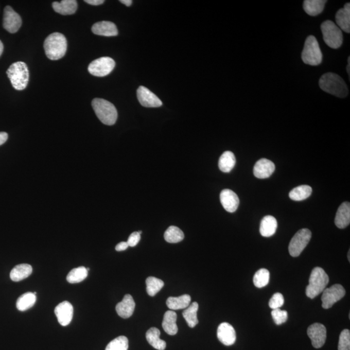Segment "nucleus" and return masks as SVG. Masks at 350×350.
Here are the masks:
<instances>
[{
  "label": "nucleus",
  "mask_w": 350,
  "mask_h": 350,
  "mask_svg": "<svg viewBox=\"0 0 350 350\" xmlns=\"http://www.w3.org/2000/svg\"><path fill=\"white\" fill-rule=\"evenodd\" d=\"M137 97L139 103L147 108H156L162 105L161 100L148 89L143 86H139L137 89Z\"/></svg>",
  "instance_id": "obj_13"
},
{
  "label": "nucleus",
  "mask_w": 350,
  "mask_h": 350,
  "mask_svg": "<svg viewBox=\"0 0 350 350\" xmlns=\"http://www.w3.org/2000/svg\"><path fill=\"white\" fill-rule=\"evenodd\" d=\"M339 350H350V331L348 329H344L339 337L338 345Z\"/></svg>",
  "instance_id": "obj_38"
},
{
  "label": "nucleus",
  "mask_w": 350,
  "mask_h": 350,
  "mask_svg": "<svg viewBox=\"0 0 350 350\" xmlns=\"http://www.w3.org/2000/svg\"><path fill=\"white\" fill-rule=\"evenodd\" d=\"M136 304L131 294H126L121 302L117 304L116 310L119 317L128 319L134 313Z\"/></svg>",
  "instance_id": "obj_18"
},
{
  "label": "nucleus",
  "mask_w": 350,
  "mask_h": 350,
  "mask_svg": "<svg viewBox=\"0 0 350 350\" xmlns=\"http://www.w3.org/2000/svg\"><path fill=\"white\" fill-rule=\"evenodd\" d=\"M217 338L225 346H232L236 341V334L231 324L223 322L217 329Z\"/></svg>",
  "instance_id": "obj_15"
},
{
  "label": "nucleus",
  "mask_w": 350,
  "mask_h": 350,
  "mask_svg": "<svg viewBox=\"0 0 350 350\" xmlns=\"http://www.w3.org/2000/svg\"><path fill=\"white\" fill-rule=\"evenodd\" d=\"M177 315L173 311H167L164 314L162 327L169 336H175L178 332L177 325Z\"/></svg>",
  "instance_id": "obj_24"
},
{
  "label": "nucleus",
  "mask_w": 350,
  "mask_h": 350,
  "mask_svg": "<svg viewBox=\"0 0 350 350\" xmlns=\"http://www.w3.org/2000/svg\"><path fill=\"white\" fill-rule=\"evenodd\" d=\"M7 74L15 90L21 91L26 89L29 82V72L25 62H14L7 69Z\"/></svg>",
  "instance_id": "obj_4"
},
{
  "label": "nucleus",
  "mask_w": 350,
  "mask_h": 350,
  "mask_svg": "<svg viewBox=\"0 0 350 350\" xmlns=\"http://www.w3.org/2000/svg\"><path fill=\"white\" fill-rule=\"evenodd\" d=\"M4 51V44L2 43V42L0 41V56H2V54H3Z\"/></svg>",
  "instance_id": "obj_47"
},
{
  "label": "nucleus",
  "mask_w": 350,
  "mask_h": 350,
  "mask_svg": "<svg viewBox=\"0 0 350 350\" xmlns=\"http://www.w3.org/2000/svg\"><path fill=\"white\" fill-rule=\"evenodd\" d=\"M284 297L283 295L279 292L275 293L269 301V307L272 309H279L283 306Z\"/></svg>",
  "instance_id": "obj_40"
},
{
  "label": "nucleus",
  "mask_w": 350,
  "mask_h": 350,
  "mask_svg": "<svg viewBox=\"0 0 350 350\" xmlns=\"http://www.w3.org/2000/svg\"><path fill=\"white\" fill-rule=\"evenodd\" d=\"M129 340L125 336H119L107 345L105 350H128Z\"/></svg>",
  "instance_id": "obj_37"
},
{
  "label": "nucleus",
  "mask_w": 350,
  "mask_h": 350,
  "mask_svg": "<svg viewBox=\"0 0 350 350\" xmlns=\"http://www.w3.org/2000/svg\"><path fill=\"white\" fill-rule=\"evenodd\" d=\"M350 57H348V59H347V74L349 75H349H350Z\"/></svg>",
  "instance_id": "obj_46"
},
{
  "label": "nucleus",
  "mask_w": 350,
  "mask_h": 350,
  "mask_svg": "<svg viewBox=\"0 0 350 350\" xmlns=\"http://www.w3.org/2000/svg\"><path fill=\"white\" fill-rule=\"evenodd\" d=\"M184 238L183 232L178 227L171 226L165 232L164 239L169 243H177L182 241Z\"/></svg>",
  "instance_id": "obj_33"
},
{
  "label": "nucleus",
  "mask_w": 350,
  "mask_h": 350,
  "mask_svg": "<svg viewBox=\"0 0 350 350\" xmlns=\"http://www.w3.org/2000/svg\"><path fill=\"white\" fill-rule=\"evenodd\" d=\"M129 247V244L127 242H121L117 244L116 247V251L118 252L126 251Z\"/></svg>",
  "instance_id": "obj_42"
},
{
  "label": "nucleus",
  "mask_w": 350,
  "mask_h": 350,
  "mask_svg": "<svg viewBox=\"0 0 350 350\" xmlns=\"http://www.w3.org/2000/svg\"><path fill=\"white\" fill-rule=\"evenodd\" d=\"M84 2L92 6H99L104 3V0H85Z\"/></svg>",
  "instance_id": "obj_43"
},
{
  "label": "nucleus",
  "mask_w": 350,
  "mask_h": 350,
  "mask_svg": "<svg viewBox=\"0 0 350 350\" xmlns=\"http://www.w3.org/2000/svg\"><path fill=\"white\" fill-rule=\"evenodd\" d=\"M54 11L62 15H71L76 12L78 5L76 0H63L61 2H54L52 4Z\"/></svg>",
  "instance_id": "obj_22"
},
{
  "label": "nucleus",
  "mask_w": 350,
  "mask_h": 350,
  "mask_svg": "<svg viewBox=\"0 0 350 350\" xmlns=\"http://www.w3.org/2000/svg\"><path fill=\"white\" fill-rule=\"evenodd\" d=\"M67 41L64 34L54 32L45 40L44 47L47 57L52 61L62 58L67 51Z\"/></svg>",
  "instance_id": "obj_2"
},
{
  "label": "nucleus",
  "mask_w": 350,
  "mask_h": 350,
  "mask_svg": "<svg viewBox=\"0 0 350 350\" xmlns=\"http://www.w3.org/2000/svg\"><path fill=\"white\" fill-rule=\"evenodd\" d=\"M348 260H349V261H350V260H349V251L348 252Z\"/></svg>",
  "instance_id": "obj_48"
},
{
  "label": "nucleus",
  "mask_w": 350,
  "mask_h": 350,
  "mask_svg": "<svg viewBox=\"0 0 350 350\" xmlns=\"http://www.w3.org/2000/svg\"><path fill=\"white\" fill-rule=\"evenodd\" d=\"M22 24L21 16L11 6L5 7L3 21L4 29L10 33H15L19 31Z\"/></svg>",
  "instance_id": "obj_11"
},
{
  "label": "nucleus",
  "mask_w": 350,
  "mask_h": 350,
  "mask_svg": "<svg viewBox=\"0 0 350 350\" xmlns=\"http://www.w3.org/2000/svg\"><path fill=\"white\" fill-rule=\"evenodd\" d=\"M191 296L188 294L179 297H169L166 301L167 306L171 310L186 309L191 303Z\"/></svg>",
  "instance_id": "obj_27"
},
{
  "label": "nucleus",
  "mask_w": 350,
  "mask_h": 350,
  "mask_svg": "<svg viewBox=\"0 0 350 350\" xmlns=\"http://www.w3.org/2000/svg\"><path fill=\"white\" fill-rule=\"evenodd\" d=\"M140 239H141V234L139 233V232H134L133 233H132L130 235L128 241H127L129 247H136L139 242Z\"/></svg>",
  "instance_id": "obj_41"
},
{
  "label": "nucleus",
  "mask_w": 350,
  "mask_h": 350,
  "mask_svg": "<svg viewBox=\"0 0 350 350\" xmlns=\"http://www.w3.org/2000/svg\"><path fill=\"white\" fill-rule=\"evenodd\" d=\"M275 171V165L268 159H262L257 161L254 167V174L257 179L269 178Z\"/></svg>",
  "instance_id": "obj_17"
},
{
  "label": "nucleus",
  "mask_w": 350,
  "mask_h": 350,
  "mask_svg": "<svg viewBox=\"0 0 350 350\" xmlns=\"http://www.w3.org/2000/svg\"><path fill=\"white\" fill-rule=\"evenodd\" d=\"M321 31L325 43L332 49H338L343 42L341 29L334 22L326 21L321 25Z\"/></svg>",
  "instance_id": "obj_7"
},
{
  "label": "nucleus",
  "mask_w": 350,
  "mask_h": 350,
  "mask_svg": "<svg viewBox=\"0 0 350 350\" xmlns=\"http://www.w3.org/2000/svg\"><path fill=\"white\" fill-rule=\"evenodd\" d=\"M329 283V276L321 267H315L310 275L309 285L306 294L309 299H313L321 294Z\"/></svg>",
  "instance_id": "obj_5"
},
{
  "label": "nucleus",
  "mask_w": 350,
  "mask_h": 350,
  "mask_svg": "<svg viewBox=\"0 0 350 350\" xmlns=\"http://www.w3.org/2000/svg\"><path fill=\"white\" fill-rule=\"evenodd\" d=\"M272 319L274 323L276 325H281L285 323L288 318V314L286 311L279 309H273L271 312Z\"/></svg>",
  "instance_id": "obj_39"
},
{
  "label": "nucleus",
  "mask_w": 350,
  "mask_h": 350,
  "mask_svg": "<svg viewBox=\"0 0 350 350\" xmlns=\"http://www.w3.org/2000/svg\"><path fill=\"white\" fill-rule=\"evenodd\" d=\"M147 294L151 296H154L157 292L163 288L164 282L162 280L155 277H149L146 279Z\"/></svg>",
  "instance_id": "obj_35"
},
{
  "label": "nucleus",
  "mask_w": 350,
  "mask_h": 350,
  "mask_svg": "<svg viewBox=\"0 0 350 350\" xmlns=\"http://www.w3.org/2000/svg\"><path fill=\"white\" fill-rule=\"evenodd\" d=\"M37 301V296L33 292H26L21 295L16 302L17 309L21 311H25L31 308Z\"/></svg>",
  "instance_id": "obj_31"
},
{
  "label": "nucleus",
  "mask_w": 350,
  "mask_h": 350,
  "mask_svg": "<svg viewBox=\"0 0 350 350\" xmlns=\"http://www.w3.org/2000/svg\"><path fill=\"white\" fill-rule=\"evenodd\" d=\"M32 268L29 264L18 265L12 269L10 277L13 282H20L28 277L31 274Z\"/></svg>",
  "instance_id": "obj_26"
},
{
  "label": "nucleus",
  "mask_w": 350,
  "mask_h": 350,
  "mask_svg": "<svg viewBox=\"0 0 350 350\" xmlns=\"http://www.w3.org/2000/svg\"><path fill=\"white\" fill-rule=\"evenodd\" d=\"M161 331L156 327H151L146 332V339L149 344L157 350H164L166 342L160 338Z\"/></svg>",
  "instance_id": "obj_25"
},
{
  "label": "nucleus",
  "mask_w": 350,
  "mask_h": 350,
  "mask_svg": "<svg viewBox=\"0 0 350 350\" xmlns=\"http://www.w3.org/2000/svg\"><path fill=\"white\" fill-rule=\"evenodd\" d=\"M92 31L95 34L104 37H115L118 34L117 27L113 22L102 21L94 24Z\"/></svg>",
  "instance_id": "obj_19"
},
{
  "label": "nucleus",
  "mask_w": 350,
  "mask_h": 350,
  "mask_svg": "<svg viewBox=\"0 0 350 350\" xmlns=\"http://www.w3.org/2000/svg\"><path fill=\"white\" fill-rule=\"evenodd\" d=\"M337 26L341 31L349 33L350 32V4L344 5L343 8L339 9L336 15Z\"/></svg>",
  "instance_id": "obj_20"
},
{
  "label": "nucleus",
  "mask_w": 350,
  "mask_h": 350,
  "mask_svg": "<svg viewBox=\"0 0 350 350\" xmlns=\"http://www.w3.org/2000/svg\"><path fill=\"white\" fill-rule=\"evenodd\" d=\"M335 223L339 229H343L350 223V204L345 202L337 210Z\"/></svg>",
  "instance_id": "obj_21"
},
{
  "label": "nucleus",
  "mask_w": 350,
  "mask_h": 350,
  "mask_svg": "<svg viewBox=\"0 0 350 350\" xmlns=\"http://www.w3.org/2000/svg\"><path fill=\"white\" fill-rule=\"evenodd\" d=\"M121 4L126 5L127 7H130L132 4V0H120L119 1Z\"/></svg>",
  "instance_id": "obj_45"
},
{
  "label": "nucleus",
  "mask_w": 350,
  "mask_h": 350,
  "mask_svg": "<svg viewBox=\"0 0 350 350\" xmlns=\"http://www.w3.org/2000/svg\"><path fill=\"white\" fill-rule=\"evenodd\" d=\"M302 59L305 64L311 66H319L322 63V54L321 47L317 39L312 35L307 37L305 42Z\"/></svg>",
  "instance_id": "obj_6"
},
{
  "label": "nucleus",
  "mask_w": 350,
  "mask_h": 350,
  "mask_svg": "<svg viewBox=\"0 0 350 350\" xmlns=\"http://www.w3.org/2000/svg\"><path fill=\"white\" fill-rule=\"evenodd\" d=\"M220 200L222 206L227 212L233 213L238 208L239 199L236 192L231 189H225L222 190L220 194Z\"/></svg>",
  "instance_id": "obj_16"
},
{
  "label": "nucleus",
  "mask_w": 350,
  "mask_h": 350,
  "mask_svg": "<svg viewBox=\"0 0 350 350\" xmlns=\"http://www.w3.org/2000/svg\"><path fill=\"white\" fill-rule=\"evenodd\" d=\"M199 309V304L197 302H192L189 305L186 309L182 312L184 318L186 320L187 325L189 327H194L199 323L197 319V311Z\"/></svg>",
  "instance_id": "obj_29"
},
{
  "label": "nucleus",
  "mask_w": 350,
  "mask_h": 350,
  "mask_svg": "<svg viewBox=\"0 0 350 350\" xmlns=\"http://www.w3.org/2000/svg\"><path fill=\"white\" fill-rule=\"evenodd\" d=\"M311 194V187L307 185H302L292 189L289 192V197L292 201H301L308 198Z\"/></svg>",
  "instance_id": "obj_32"
},
{
  "label": "nucleus",
  "mask_w": 350,
  "mask_h": 350,
  "mask_svg": "<svg viewBox=\"0 0 350 350\" xmlns=\"http://www.w3.org/2000/svg\"><path fill=\"white\" fill-rule=\"evenodd\" d=\"M277 226V222L275 217L272 216L264 217L260 224V234L264 237H271L276 233Z\"/></svg>",
  "instance_id": "obj_23"
},
{
  "label": "nucleus",
  "mask_w": 350,
  "mask_h": 350,
  "mask_svg": "<svg viewBox=\"0 0 350 350\" xmlns=\"http://www.w3.org/2000/svg\"><path fill=\"white\" fill-rule=\"evenodd\" d=\"M236 157H235L233 152L231 151L224 152L219 159V169L224 172H231L236 165Z\"/></svg>",
  "instance_id": "obj_30"
},
{
  "label": "nucleus",
  "mask_w": 350,
  "mask_h": 350,
  "mask_svg": "<svg viewBox=\"0 0 350 350\" xmlns=\"http://www.w3.org/2000/svg\"><path fill=\"white\" fill-rule=\"evenodd\" d=\"M59 323L62 326H66L70 324L74 315V307L69 302L64 301L59 304L55 309Z\"/></svg>",
  "instance_id": "obj_14"
},
{
  "label": "nucleus",
  "mask_w": 350,
  "mask_h": 350,
  "mask_svg": "<svg viewBox=\"0 0 350 350\" xmlns=\"http://www.w3.org/2000/svg\"><path fill=\"white\" fill-rule=\"evenodd\" d=\"M116 66V62L109 57H101L94 60L90 64L87 69L92 76L104 77L111 73Z\"/></svg>",
  "instance_id": "obj_9"
},
{
  "label": "nucleus",
  "mask_w": 350,
  "mask_h": 350,
  "mask_svg": "<svg viewBox=\"0 0 350 350\" xmlns=\"http://www.w3.org/2000/svg\"><path fill=\"white\" fill-rule=\"evenodd\" d=\"M311 232L309 229L300 230L292 237L289 245V252L292 257H297L302 253L311 238Z\"/></svg>",
  "instance_id": "obj_8"
},
{
  "label": "nucleus",
  "mask_w": 350,
  "mask_h": 350,
  "mask_svg": "<svg viewBox=\"0 0 350 350\" xmlns=\"http://www.w3.org/2000/svg\"><path fill=\"white\" fill-rule=\"evenodd\" d=\"M307 335L315 348H321L326 342L327 331L323 324L314 323L311 325L307 329Z\"/></svg>",
  "instance_id": "obj_12"
},
{
  "label": "nucleus",
  "mask_w": 350,
  "mask_h": 350,
  "mask_svg": "<svg viewBox=\"0 0 350 350\" xmlns=\"http://www.w3.org/2000/svg\"><path fill=\"white\" fill-rule=\"evenodd\" d=\"M319 86L322 91L340 98H344L348 94V89L343 79L331 72L325 74L321 77Z\"/></svg>",
  "instance_id": "obj_1"
},
{
  "label": "nucleus",
  "mask_w": 350,
  "mask_h": 350,
  "mask_svg": "<svg viewBox=\"0 0 350 350\" xmlns=\"http://www.w3.org/2000/svg\"><path fill=\"white\" fill-rule=\"evenodd\" d=\"M95 113L102 124L113 126L117 119V111L114 105L107 100L96 98L92 102Z\"/></svg>",
  "instance_id": "obj_3"
},
{
  "label": "nucleus",
  "mask_w": 350,
  "mask_h": 350,
  "mask_svg": "<svg viewBox=\"0 0 350 350\" xmlns=\"http://www.w3.org/2000/svg\"><path fill=\"white\" fill-rule=\"evenodd\" d=\"M87 276V271L84 267L72 269L67 274V281L70 284H77L83 281Z\"/></svg>",
  "instance_id": "obj_34"
},
{
  "label": "nucleus",
  "mask_w": 350,
  "mask_h": 350,
  "mask_svg": "<svg viewBox=\"0 0 350 350\" xmlns=\"http://www.w3.org/2000/svg\"><path fill=\"white\" fill-rule=\"evenodd\" d=\"M270 272L266 269H261L254 274L253 282L257 288H262L269 283Z\"/></svg>",
  "instance_id": "obj_36"
},
{
  "label": "nucleus",
  "mask_w": 350,
  "mask_h": 350,
  "mask_svg": "<svg viewBox=\"0 0 350 350\" xmlns=\"http://www.w3.org/2000/svg\"><path fill=\"white\" fill-rule=\"evenodd\" d=\"M8 139V134L5 132H0V146L6 143Z\"/></svg>",
  "instance_id": "obj_44"
},
{
  "label": "nucleus",
  "mask_w": 350,
  "mask_h": 350,
  "mask_svg": "<svg viewBox=\"0 0 350 350\" xmlns=\"http://www.w3.org/2000/svg\"><path fill=\"white\" fill-rule=\"evenodd\" d=\"M322 292V306L326 309L331 308L346 294L344 287L340 284H335L329 288L325 289Z\"/></svg>",
  "instance_id": "obj_10"
},
{
  "label": "nucleus",
  "mask_w": 350,
  "mask_h": 350,
  "mask_svg": "<svg viewBox=\"0 0 350 350\" xmlns=\"http://www.w3.org/2000/svg\"><path fill=\"white\" fill-rule=\"evenodd\" d=\"M326 0H306L304 2V9L309 16H317L323 11Z\"/></svg>",
  "instance_id": "obj_28"
}]
</instances>
